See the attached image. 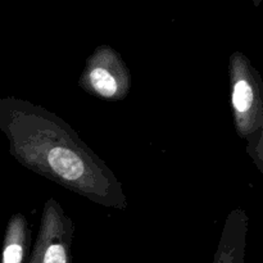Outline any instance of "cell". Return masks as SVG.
<instances>
[{"label":"cell","mask_w":263,"mask_h":263,"mask_svg":"<svg viewBox=\"0 0 263 263\" xmlns=\"http://www.w3.org/2000/svg\"><path fill=\"white\" fill-rule=\"evenodd\" d=\"M0 131L21 166L95 204L126 210L122 184L76 130L43 105L0 97Z\"/></svg>","instance_id":"1"},{"label":"cell","mask_w":263,"mask_h":263,"mask_svg":"<svg viewBox=\"0 0 263 263\" xmlns=\"http://www.w3.org/2000/svg\"><path fill=\"white\" fill-rule=\"evenodd\" d=\"M229 86L234 127L239 138L247 140L263 127V80L241 51L229 58Z\"/></svg>","instance_id":"2"},{"label":"cell","mask_w":263,"mask_h":263,"mask_svg":"<svg viewBox=\"0 0 263 263\" xmlns=\"http://www.w3.org/2000/svg\"><path fill=\"white\" fill-rule=\"evenodd\" d=\"M79 86L98 99L121 102L131 91L130 69L115 49L100 45L87 57Z\"/></svg>","instance_id":"3"},{"label":"cell","mask_w":263,"mask_h":263,"mask_svg":"<svg viewBox=\"0 0 263 263\" xmlns=\"http://www.w3.org/2000/svg\"><path fill=\"white\" fill-rule=\"evenodd\" d=\"M74 223L54 198L45 202L28 263H73Z\"/></svg>","instance_id":"4"},{"label":"cell","mask_w":263,"mask_h":263,"mask_svg":"<svg viewBox=\"0 0 263 263\" xmlns=\"http://www.w3.org/2000/svg\"><path fill=\"white\" fill-rule=\"evenodd\" d=\"M248 225L246 211L241 208L231 211L226 218L213 263H244Z\"/></svg>","instance_id":"5"},{"label":"cell","mask_w":263,"mask_h":263,"mask_svg":"<svg viewBox=\"0 0 263 263\" xmlns=\"http://www.w3.org/2000/svg\"><path fill=\"white\" fill-rule=\"evenodd\" d=\"M32 230L22 213L10 216L3 238L0 263H28L30 259Z\"/></svg>","instance_id":"6"},{"label":"cell","mask_w":263,"mask_h":263,"mask_svg":"<svg viewBox=\"0 0 263 263\" xmlns=\"http://www.w3.org/2000/svg\"><path fill=\"white\" fill-rule=\"evenodd\" d=\"M247 153L263 175V127L247 139Z\"/></svg>","instance_id":"7"}]
</instances>
